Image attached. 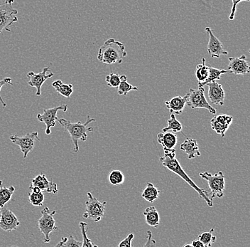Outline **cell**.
Returning a JSON list of instances; mask_svg holds the SVG:
<instances>
[{
  "label": "cell",
  "instance_id": "40",
  "mask_svg": "<svg viewBox=\"0 0 250 247\" xmlns=\"http://www.w3.org/2000/svg\"><path fill=\"white\" fill-rule=\"evenodd\" d=\"M15 2V0H4V3L6 4H12Z\"/></svg>",
  "mask_w": 250,
  "mask_h": 247
},
{
  "label": "cell",
  "instance_id": "7",
  "mask_svg": "<svg viewBox=\"0 0 250 247\" xmlns=\"http://www.w3.org/2000/svg\"><path fill=\"white\" fill-rule=\"evenodd\" d=\"M42 217L38 220V228L44 236L43 242L49 243L51 242V233L58 230L59 228L56 226V220L54 216L56 211H50L49 208L44 207L42 210Z\"/></svg>",
  "mask_w": 250,
  "mask_h": 247
},
{
  "label": "cell",
  "instance_id": "5",
  "mask_svg": "<svg viewBox=\"0 0 250 247\" xmlns=\"http://www.w3.org/2000/svg\"><path fill=\"white\" fill-rule=\"evenodd\" d=\"M200 177L207 181L211 192V199L215 198H222L224 196L226 182L223 172L219 171L214 175L205 172L200 173Z\"/></svg>",
  "mask_w": 250,
  "mask_h": 247
},
{
  "label": "cell",
  "instance_id": "37",
  "mask_svg": "<svg viewBox=\"0 0 250 247\" xmlns=\"http://www.w3.org/2000/svg\"><path fill=\"white\" fill-rule=\"evenodd\" d=\"M242 1H250V0H232V9H231L230 15L229 16V20H233L234 19V17H235V12L236 10H237V6L239 3L241 2Z\"/></svg>",
  "mask_w": 250,
  "mask_h": 247
},
{
  "label": "cell",
  "instance_id": "12",
  "mask_svg": "<svg viewBox=\"0 0 250 247\" xmlns=\"http://www.w3.org/2000/svg\"><path fill=\"white\" fill-rule=\"evenodd\" d=\"M20 226V223L15 214L7 207L0 208V228L5 231H12Z\"/></svg>",
  "mask_w": 250,
  "mask_h": 247
},
{
  "label": "cell",
  "instance_id": "39",
  "mask_svg": "<svg viewBox=\"0 0 250 247\" xmlns=\"http://www.w3.org/2000/svg\"><path fill=\"white\" fill-rule=\"evenodd\" d=\"M191 245L192 247H204V245H203V244L199 239H198V240H193V242H192Z\"/></svg>",
  "mask_w": 250,
  "mask_h": 247
},
{
  "label": "cell",
  "instance_id": "10",
  "mask_svg": "<svg viewBox=\"0 0 250 247\" xmlns=\"http://www.w3.org/2000/svg\"><path fill=\"white\" fill-rule=\"evenodd\" d=\"M59 111L66 112L68 111V106L62 104L52 109H43V114H37V120L46 125V128L45 132L46 135H50L51 133V128L56 126V122L58 120L57 112Z\"/></svg>",
  "mask_w": 250,
  "mask_h": 247
},
{
  "label": "cell",
  "instance_id": "16",
  "mask_svg": "<svg viewBox=\"0 0 250 247\" xmlns=\"http://www.w3.org/2000/svg\"><path fill=\"white\" fill-rule=\"evenodd\" d=\"M208 87V98L211 104L223 106L224 104L226 93L221 84L213 81L206 84Z\"/></svg>",
  "mask_w": 250,
  "mask_h": 247
},
{
  "label": "cell",
  "instance_id": "28",
  "mask_svg": "<svg viewBox=\"0 0 250 247\" xmlns=\"http://www.w3.org/2000/svg\"><path fill=\"white\" fill-rule=\"evenodd\" d=\"M167 123H168V126L162 129L163 132H168V131H171L173 133H179L182 131V125L179 120L176 119V115L173 112H171V117Z\"/></svg>",
  "mask_w": 250,
  "mask_h": 247
},
{
  "label": "cell",
  "instance_id": "20",
  "mask_svg": "<svg viewBox=\"0 0 250 247\" xmlns=\"http://www.w3.org/2000/svg\"><path fill=\"white\" fill-rule=\"evenodd\" d=\"M157 141L164 149H173L177 145L178 137L175 133H159L157 135Z\"/></svg>",
  "mask_w": 250,
  "mask_h": 247
},
{
  "label": "cell",
  "instance_id": "8",
  "mask_svg": "<svg viewBox=\"0 0 250 247\" xmlns=\"http://www.w3.org/2000/svg\"><path fill=\"white\" fill-rule=\"evenodd\" d=\"M9 140L12 143L20 147L24 159L26 158L28 154L34 149L36 141H40L37 132L30 133L22 137H19L17 135H11Z\"/></svg>",
  "mask_w": 250,
  "mask_h": 247
},
{
  "label": "cell",
  "instance_id": "15",
  "mask_svg": "<svg viewBox=\"0 0 250 247\" xmlns=\"http://www.w3.org/2000/svg\"><path fill=\"white\" fill-rule=\"evenodd\" d=\"M233 118L226 114H220L212 118L210 121L211 128L217 134L224 137L226 131L232 124Z\"/></svg>",
  "mask_w": 250,
  "mask_h": 247
},
{
  "label": "cell",
  "instance_id": "14",
  "mask_svg": "<svg viewBox=\"0 0 250 247\" xmlns=\"http://www.w3.org/2000/svg\"><path fill=\"white\" fill-rule=\"evenodd\" d=\"M228 71L235 75H245L250 71L249 61L246 56L242 55L240 57L229 58Z\"/></svg>",
  "mask_w": 250,
  "mask_h": 247
},
{
  "label": "cell",
  "instance_id": "36",
  "mask_svg": "<svg viewBox=\"0 0 250 247\" xmlns=\"http://www.w3.org/2000/svg\"><path fill=\"white\" fill-rule=\"evenodd\" d=\"M12 79L11 78H5V79L0 80V92H1V89L6 84H9V85H12ZM0 102L2 104L3 107L5 108L7 106V104L4 102V100L1 98V94H0Z\"/></svg>",
  "mask_w": 250,
  "mask_h": 247
},
{
  "label": "cell",
  "instance_id": "27",
  "mask_svg": "<svg viewBox=\"0 0 250 247\" xmlns=\"http://www.w3.org/2000/svg\"><path fill=\"white\" fill-rule=\"evenodd\" d=\"M209 66L206 63V59L203 58L202 64H198L195 70V76L198 83H202L208 77Z\"/></svg>",
  "mask_w": 250,
  "mask_h": 247
},
{
  "label": "cell",
  "instance_id": "38",
  "mask_svg": "<svg viewBox=\"0 0 250 247\" xmlns=\"http://www.w3.org/2000/svg\"><path fill=\"white\" fill-rule=\"evenodd\" d=\"M151 236H152V234H151V232L150 231H147V239L148 241L147 242H146V245H145V247H147V246H155L156 245V242L155 241H151Z\"/></svg>",
  "mask_w": 250,
  "mask_h": 247
},
{
  "label": "cell",
  "instance_id": "22",
  "mask_svg": "<svg viewBox=\"0 0 250 247\" xmlns=\"http://www.w3.org/2000/svg\"><path fill=\"white\" fill-rule=\"evenodd\" d=\"M160 193V190H158L154 184L151 182H148L146 188L142 192V197L148 202L152 203L158 200Z\"/></svg>",
  "mask_w": 250,
  "mask_h": 247
},
{
  "label": "cell",
  "instance_id": "21",
  "mask_svg": "<svg viewBox=\"0 0 250 247\" xmlns=\"http://www.w3.org/2000/svg\"><path fill=\"white\" fill-rule=\"evenodd\" d=\"M146 220V223L148 226L152 227H158L160 224V216L155 207L146 208L143 212Z\"/></svg>",
  "mask_w": 250,
  "mask_h": 247
},
{
  "label": "cell",
  "instance_id": "41",
  "mask_svg": "<svg viewBox=\"0 0 250 247\" xmlns=\"http://www.w3.org/2000/svg\"><path fill=\"white\" fill-rule=\"evenodd\" d=\"M192 247V245H190V244H187V245H184V247Z\"/></svg>",
  "mask_w": 250,
  "mask_h": 247
},
{
  "label": "cell",
  "instance_id": "32",
  "mask_svg": "<svg viewBox=\"0 0 250 247\" xmlns=\"http://www.w3.org/2000/svg\"><path fill=\"white\" fill-rule=\"evenodd\" d=\"M29 202L35 207H42L43 206V202H44V195L42 192L36 193V192H31L29 193Z\"/></svg>",
  "mask_w": 250,
  "mask_h": 247
},
{
  "label": "cell",
  "instance_id": "11",
  "mask_svg": "<svg viewBox=\"0 0 250 247\" xmlns=\"http://www.w3.org/2000/svg\"><path fill=\"white\" fill-rule=\"evenodd\" d=\"M54 73L50 71V67H45L39 73L30 71L27 73V77L29 78L28 84L31 87L37 89L36 95L40 96L42 93V87L47 79L54 76Z\"/></svg>",
  "mask_w": 250,
  "mask_h": 247
},
{
  "label": "cell",
  "instance_id": "4",
  "mask_svg": "<svg viewBox=\"0 0 250 247\" xmlns=\"http://www.w3.org/2000/svg\"><path fill=\"white\" fill-rule=\"evenodd\" d=\"M87 200L85 202L86 209L83 217L93 220L95 223L101 221L105 212L106 202L99 201L94 198L91 192L87 193Z\"/></svg>",
  "mask_w": 250,
  "mask_h": 247
},
{
  "label": "cell",
  "instance_id": "6",
  "mask_svg": "<svg viewBox=\"0 0 250 247\" xmlns=\"http://www.w3.org/2000/svg\"><path fill=\"white\" fill-rule=\"evenodd\" d=\"M205 89L198 87V89H190L187 96V104L191 109H204L212 115H215L216 109L210 106L205 96Z\"/></svg>",
  "mask_w": 250,
  "mask_h": 247
},
{
  "label": "cell",
  "instance_id": "23",
  "mask_svg": "<svg viewBox=\"0 0 250 247\" xmlns=\"http://www.w3.org/2000/svg\"><path fill=\"white\" fill-rule=\"evenodd\" d=\"M52 87L59 94L65 97V98H70V96L73 94V85L72 84H63L61 80H56L54 82H53Z\"/></svg>",
  "mask_w": 250,
  "mask_h": 247
},
{
  "label": "cell",
  "instance_id": "1",
  "mask_svg": "<svg viewBox=\"0 0 250 247\" xmlns=\"http://www.w3.org/2000/svg\"><path fill=\"white\" fill-rule=\"evenodd\" d=\"M164 156L159 158L162 165L169 170L170 171L173 172V173L177 175L181 179L184 180L195 191L197 192L201 199L204 200L209 207H212L213 206V203H212V200L209 196V194L204 189L200 188L192 180L191 178L188 176L187 173L184 171V169L180 165L179 160L176 157V150H175V148H173V149H164Z\"/></svg>",
  "mask_w": 250,
  "mask_h": 247
},
{
  "label": "cell",
  "instance_id": "26",
  "mask_svg": "<svg viewBox=\"0 0 250 247\" xmlns=\"http://www.w3.org/2000/svg\"><path fill=\"white\" fill-rule=\"evenodd\" d=\"M117 89L118 94L123 95V96H126L129 92L132 91V90H138L137 87H134L132 84H129L127 82V77L125 75L120 76V83Z\"/></svg>",
  "mask_w": 250,
  "mask_h": 247
},
{
  "label": "cell",
  "instance_id": "30",
  "mask_svg": "<svg viewBox=\"0 0 250 247\" xmlns=\"http://www.w3.org/2000/svg\"><path fill=\"white\" fill-rule=\"evenodd\" d=\"M214 232V229L212 228L210 231L207 232H203V234L198 236V239L204 245V247H208L212 246V244L215 243L216 241V237L213 236L212 233Z\"/></svg>",
  "mask_w": 250,
  "mask_h": 247
},
{
  "label": "cell",
  "instance_id": "18",
  "mask_svg": "<svg viewBox=\"0 0 250 247\" xmlns=\"http://www.w3.org/2000/svg\"><path fill=\"white\" fill-rule=\"evenodd\" d=\"M180 150L187 153L188 159H194L201 156L198 144L195 139L187 138V140L180 145Z\"/></svg>",
  "mask_w": 250,
  "mask_h": 247
},
{
  "label": "cell",
  "instance_id": "9",
  "mask_svg": "<svg viewBox=\"0 0 250 247\" xmlns=\"http://www.w3.org/2000/svg\"><path fill=\"white\" fill-rule=\"evenodd\" d=\"M17 14L18 11L12 7V4H0V34L4 30L11 32L9 27L18 21Z\"/></svg>",
  "mask_w": 250,
  "mask_h": 247
},
{
  "label": "cell",
  "instance_id": "13",
  "mask_svg": "<svg viewBox=\"0 0 250 247\" xmlns=\"http://www.w3.org/2000/svg\"><path fill=\"white\" fill-rule=\"evenodd\" d=\"M206 32L209 36L208 44V52L212 58L220 59L221 55H228V52L224 49L223 43L214 35L210 27L206 28Z\"/></svg>",
  "mask_w": 250,
  "mask_h": 247
},
{
  "label": "cell",
  "instance_id": "33",
  "mask_svg": "<svg viewBox=\"0 0 250 247\" xmlns=\"http://www.w3.org/2000/svg\"><path fill=\"white\" fill-rule=\"evenodd\" d=\"M56 247H82V242L76 240L73 236L70 235L69 237H62Z\"/></svg>",
  "mask_w": 250,
  "mask_h": 247
},
{
  "label": "cell",
  "instance_id": "29",
  "mask_svg": "<svg viewBox=\"0 0 250 247\" xmlns=\"http://www.w3.org/2000/svg\"><path fill=\"white\" fill-rule=\"evenodd\" d=\"M109 182L112 185L119 186L124 183L125 177L123 172L118 170H114L109 173L108 176Z\"/></svg>",
  "mask_w": 250,
  "mask_h": 247
},
{
  "label": "cell",
  "instance_id": "34",
  "mask_svg": "<svg viewBox=\"0 0 250 247\" xmlns=\"http://www.w3.org/2000/svg\"><path fill=\"white\" fill-rule=\"evenodd\" d=\"M105 81L108 87L117 88L120 83V76L117 73H109L108 76H106Z\"/></svg>",
  "mask_w": 250,
  "mask_h": 247
},
{
  "label": "cell",
  "instance_id": "19",
  "mask_svg": "<svg viewBox=\"0 0 250 247\" xmlns=\"http://www.w3.org/2000/svg\"><path fill=\"white\" fill-rule=\"evenodd\" d=\"M165 104L170 112L180 115L184 112L187 105V96L173 97L169 101H166Z\"/></svg>",
  "mask_w": 250,
  "mask_h": 247
},
{
  "label": "cell",
  "instance_id": "17",
  "mask_svg": "<svg viewBox=\"0 0 250 247\" xmlns=\"http://www.w3.org/2000/svg\"><path fill=\"white\" fill-rule=\"evenodd\" d=\"M31 186H35L39 187L42 192L46 191L48 193L56 194L58 191L57 184L53 182L52 180L49 181L46 178V175L42 173L38 175L32 180L31 181Z\"/></svg>",
  "mask_w": 250,
  "mask_h": 247
},
{
  "label": "cell",
  "instance_id": "3",
  "mask_svg": "<svg viewBox=\"0 0 250 247\" xmlns=\"http://www.w3.org/2000/svg\"><path fill=\"white\" fill-rule=\"evenodd\" d=\"M95 118H90L87 116V120L85 123H82L81 121L77 123H72L70 120L64 119V118H58L57 121L59 124L62 126L64 131L68 132L70 134L71 137L72 141L74 145V153H78L79 151V145H78V141L85 142L87 140V133L93 132L94 128L93 127H89L88 125L90 123L95 122Z\"/></svg>",
  "mask_w": 250,
  "mask_h": 247
},
{
  "label": "cell",
  "instance_id": "25",
  "mask_svg": "<svg viewBox=\"0 0 250 247\" xmlns=\"http://www.w3.org/2000/svg\"><path fill=\"white\" fill-rule=\"evenodd\" d=\"M228 71L224 69H218V68H213V67H209V75L208 79L202 83H198V87H204L206 84L209 83L216 81L217 80L221 79V76L223 74H226L228 73Z\"/></svg>",
  "mask_w": 250,
  "mask_h": 247
},
{
  "label": "cell",
  "instance_id": "35",
  "mask_svg": "<svg viewBox=\"0 0 250 247\" xmlns=\"http://www.w3.org/2000/svg\"><path fill=\"white\" fill-rule=\"evenodd\" d=\"M134 239V234H129L127 237L123 239L121 242L118 245L119 247H132V242Z\"/></svg>",
  "mask_w": 250,
  "mask_h": 247
},
{
  "label": "cell",
  "instance_id": "31",
  "mask_svg": "<svg viewBox=\"0 0 250 247\" xmlns=\"http://www.w3.org/2000/svg\"><path fill=\"white\" fill-rule=\"evenodd\" d=\"M87 224L85 222H81L79 224V227L81 229V234L83 236L82 247H98L87 237Z\"/></svg>",
  "mask_w": 250,
  "mask_h": 247
},
{
  "label": "cell",
  "instance_id": "2",
  "mask_svg": "<svg viewBox=\"0 0 250 247\" xmlns=\"http://www.w3.org/2000/svg\"><path fill=\"white\" fill-rule=\"evenodd\" d=\"M126 56L125 46L122 42L115 39H109L98 50V59L100 62L112 65L120 64Z\"/></svg>",
  "mask_w": 250,
  "mask_h": 247
},
{
  "label": "cell",
  "instance_id": "24",
  "mask_svg": "<svg viewBox=\"0 0 250 247\" xmlns=\"http://www.w3.org/2000/svg\"><path fill=\"white\" fill-rule=\"evenodd\" d=\"M15 191V187H5L3 186L2 181L0 180V208L4 207L12 199Z\"/></svg>",
  "mask_w": 250,
  "mask_h": 247
}]
</instances>
